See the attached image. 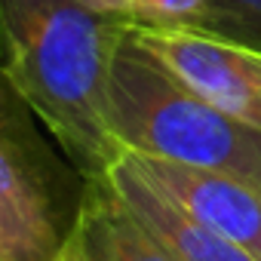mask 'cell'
Segmentation results:
<instances>
[{
    "label": "cell",
    "instance_id": "cell-1",
    "mask_svg": "<svg viewBox=\"0 0 261 261\" xmlns=\"http://www.w3.org/2000/svg\"><path fill=\"white\" fill-rule=\"evenodd\" d=\"M133 22L92 0H0V74L83 178H105L120 145L108 77Z\"/></svg>",
    "mask_w": 261,
    "mask_h": 261
},
{
    "label": "cell",
    "instance_id": "cell-2",
    "mask_svg": "<svg viewBox=\"0 0 261 261\" xmlns=\"http://www.w3.org/2000/svg\"><path fill=\"white\" fill-rule=\"evenodd\" d=\"M108 129L123 151L224 172L261 191V129L203 101L129 31L108 77Z\"/></svg>",
    "mask_w": 261,
    "mask_h": 261
},
{
    "label": "cell",
    "instance_id": "cell-3",
    "mask_svg": "<svg viewBox=\"0 0 261 261\" xmlns=\"http://www.w3.org/2000/svg\"><path fill=\"white\" fill-rule=\"evenodd\" d=\"M34 120L0 74V261H56L86 185L46 148Z\"/></svg>",
    "mask_w": 261,
    "mask_h": 261
},
{
    "label": "cell",
    "instance_id": "cell-4",
    "mask_svg": "<svg viewBox=\"0 0 261 261\" xmlns=\"http://www.w3.org/2000/svg\"><path fill=\"white\" fill-rule=\"evenodd\" d=\"M133 34L203 101L261 129V49L188 25H133Z\"/></svg>",
    "mask_w": 261,
    "mask_h": 261
},
{
    "label": "cell",
    "instance_id": "cell-5",
    "mask_svg": "<svg viewBox=\"0 0 261 261\" xmlns=\"http://www.w3.org/2000/svg\"><path fill=\"white\" fill-rule=\"evenodd\" d=\"M123 154L172 203H178L197 221H203L206 227L249 252L255 261H261V191L224 172L194 169L133 151Z\"/></svg>",
    "mask_w": 261,
    "mask_h": 261
},
{
    "label": "cell",
    "instance_id": "cell-6",
    "mask_svg": "<svg viewBox=\"0 0 261 261\" xmlns=\"http://www.w3.org/2000/svg\"><path fill=\"white\" fill-rule=\"evenodd\" d=\"M56 261H172L105 178H86L77 215Z\"/></svg>",
    "mask_w": 261,
    "mask_h": 261
},
{
    "label": "cell",
    "instance_id": "cell-7",
    "mask_svg": "<svg viewBox=\"0 0 261 261\" xmlns=\"http://www.w3.org/2000/svg\"><path fill=\"white\" fill-rule=\"evenodd\" d=\"M108 181L136 212V218L154 233V240L169 252L172 261H255L237 243L215 233L191 212H185L178 203H172L163 191H157L126 160L123 151L108 169Z\"/></svg>",
    "mask_w": 261,
    "mask_h": 261
},
{
    "label": "cell",
    "instance_id": "cell-8",
    "mask_svg": "<svg viewBox=\"0 0 261 261\" xmlns=\"http://www.w3.org/2000/svg\"><path fill=\"white\" fill-rule=\"evenodd\" d=\"M188 28L261 49V0H206Z\"/></svg>",
    "mask_w": 261,
    "mask_h": 261
},
{
    "label": "cell",
    "instance_id": "cell-9",
    "mask_svg": "<svg viewBox=\"0 0 261 261\" xmlns=\"http://www.w3.org/2000/svg\"><path fill=\"white\" fill-rule=\"evenodd\" d=\"M206 0H92V7L117 13L133 25H188Z\"/></svg>",
    "mask_w": 261,
    "mask_h": 261
}]
</instances>
